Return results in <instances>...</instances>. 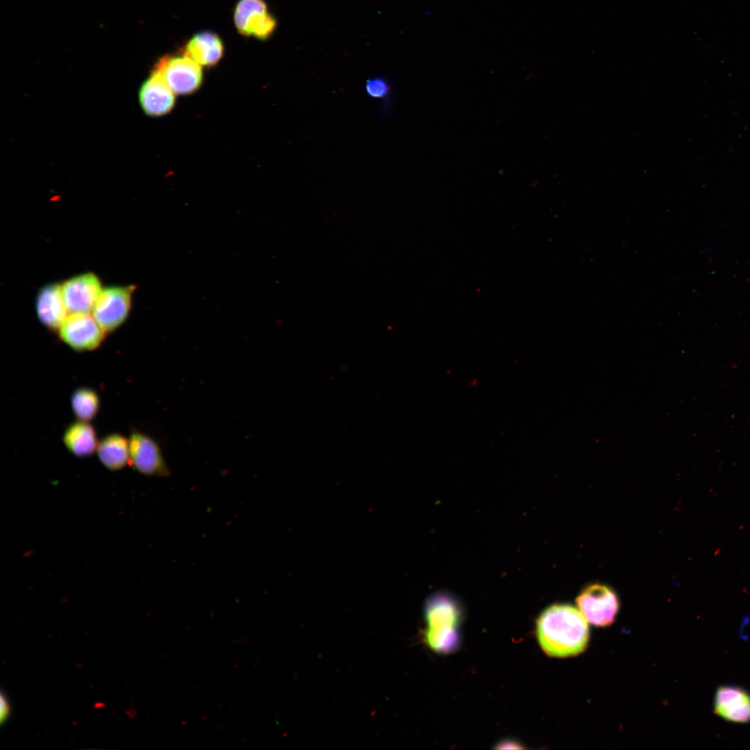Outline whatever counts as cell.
Here are the masks:
<instances>
[{
	"label": "cell",
	"mask_w": 750,
	"mask_h": 750,
	"mask_svg": "<svg viewBox=\"0 0 750 750\" xmlns=\"http://www.w3.org/2000/svg\"><path fill=\"white\" fill-rule=\"evenodd\" d=\"M535 629L540 647L551 657L576 656L585 649L589 640L586 619L569 604L547 607L538 618Z\"/></svg>",
	"instance_id": "obj_1"
},
{
	"label": "cell",
	"mask_w": 750,
	"mask_h": 750,
	"mask_svg": "<svg viewBox=\"0 0 750 750\" xmlns=\"http://www.w3.org/2000/svg\"><path fill=\"white\" fill-rule=\"evenodd\" d=\"M426 624L424 640L438 653H449L459 647V626L462 617L461 603L453 594L438 591L430 595L424 605Z\"/></svg>",
	"instance_id": "obj_2"
},
{
	"label": "cell",
	"mask_w": 750,
	"mask_h": 750,
	"mask_svg": "<svg viewBox=\"0 0 750 750\" xmlns=\"http://www.w3.org/2000/svg\"><path fill=\"white\" fill-rule=\"evenodd\" d=\"M153 71L165 81L175 94L195 92L201 85V66L185 54L166 55L156 62Z\"/></svg>",
	"instance_id": "obj_3"
},
{
	"label": "cell",
	"mask_w": 750,
	"mask_h": 750,
	"mask_svg": "<svg viewBox=\"0 0 750 750\" xmlns=\"http://www.w3.org/2000/svg\"><path fill=\"white\" fill-rule=\"evenodd\" d=\"M578 610L586 620L597 626H606L615 619L619 601L615 592L600 583L588 585L576 600Z\"/></svg>",
	"instance_id": "obj_4"
},
{
	"label": "cell",
	"mask_w": 750,
	"mask_h": 750,
	"mask_svg": "<svg viewBox=\"0 0 750 750\" xmlns=\"http://www.w3.org/2000/svg\"><path fill=\"white\" fill-rule=\"evenodd\" d=\"M233 20L239 33L261 40L269 38L276 27V21L264 0H240L234 10Z\"/></svg>",
	"instance_id": "obj_5"
},
{
	"label": "cell",
	"mask_w": 750,
	"mask_h": 750,
	"mask_svg": "<svg viewBox=\"0 0 750 750\" xmlns=\"http://www.w3.org/2000/svg\"><path fill=\"white\" fill-rule=\"evenodd\" d=\"M60 338L73 349L83 351L97 348L105 331L89 313H72L59 327Z\"/></svg>",
	"instance_id": "obj_6"
},
{
	"label": "cell",
	"mask_w": 750,
	"mask_h": 750,
	"mask_svg": "<svg viewBox=\"0 0 750 750\" xmlns=\"http://www.w3.org/2000/svg\"><path fill=\"white\" fill-rule=\"evenodd\" d=\"M129 463L147 476H165L169 473L161 449L151 436L133 431L128 438Z\"/></svg>",
	"instance_id": "obj_7"
},
{
	"label": "cell",
	"mask_w": 750,
	"mask_h": 750,
	"mask_svg": "<svg viewBox=\"0 0 750 750\" xmlns=\"http://www.w3.org/2000/svg\"><path fill=\"white\" fill-rule=\"evenodd\" d=\"M131 289L112 287L101 290L93 308V317L106 331L117 328L129 311Z\"/></svg>",
	"instance_id": "obj_8"
},
{
	"label": "cell",
	"mask_w": 750,
	"mask_h": 750,
	"mask_svg": "<svg viewBox=\"0 0 750 750\" xmlns=\"http://www.w3.org/2000/svg\"><path fill=\"white\" fill-rule=\"evenodd\" d=\"M63 299L68 312L89 313L93 310L101 292L99 278L92 273L70 278L61 285Z\"/></svg>",
	"instance_id": "obj_9"
},
{
	"label": "cell",
	"mask_w": 750,
	"mask_h": 750,
	"mask_svg": "<svg viewBox=\"0 0 750 750\" xmlns=\"http://www.w3.org/2000/svg\"><path fill=\"white\" fill-rule=\"evenodd\" d=\"M713 711L726 721L734 723L750 722V694L735 685H722L716 691Z\"/></svg>",
	"instance_id": "obj_10"
},
{
	"label": "cell",
	"mask_w": 750,
	"mask_h": 750,
	"mask_svg": "<svg viewBox=\"0 0 750 750\" xmlns=\"http://www.w3.org/2000/svg\"><path fill=\"white\" fill-rule=\"evenodd\" d=\"M139 100L145 114L150 117H160L172 111L176 98L162 78L153 70L140 89Z\"/></svg>",
	"instance_id": "obj_11"
},
{
	"label": "cell",
	"mask_w": 750,
	"mask_h": 750,
	"mask_svg": "<svg viewBox=\"0 0 750 750\" xmlns=\"http://www.w3.org/2000/svg\"><path fill=\"white\" fill-rule=\"evenodd\" d=\"M224 44L219 36L212 31L195 34L185 45L183 53L201 66H215L224 55Z\"/></svg>",
	"instance_id": "obj_12"
},
{
	"label": "cell",
	"mask_w": 750,
	"mask_h": 750,
	"mask_svg": "<svg viewBox=\"0 0 750 750\" xmlns=\"http://www.w3.org/2000/svg\"><path fill=\"white\" fill-rule=\"evenodd\" d=\"M37 312L40 320L48 328L60 326L68 312L61 285H49L40 290L37 299Z\"/></svg>",
	"instance_id": "obj_13"
},
{
	"label": "cell",
	"mask_w": 750,
	"mask_h": 750,
	"mask_svg": "<svg viewBox=\"0 0 750 750\" xmlns=\"http://www.w3.org/2000/svg\"><path fill=\"white\" fill-rule=\"evenodd\" d=\"M62 440L67 449L78 457L92 455L97 451L99 443L93 426L88 422L81 420L66 428Z\"/></svg>",
	"instance_id": "obj_14"
},
{
	"label": "cell",
	"mask_w": 750,
	"mask_h": 750,
	"mask_svg": "<svg viewBox=\"0 0 750 750\" xmlns=\"http://www.w3.org/2000/svg\"><path fill=\"white\" fill-rule=\"evenodd\" d=\"M97 452L106 468L119 470L129 462L128 439L117 433L108 435L99 442Z\"/></svg>",
	"instance_id": "obj_15"
},
{
	"label": "cell",
	"mask_w": 750,
	"mask_h": 750,
	"mask_svg": "<svg viewBox=\"0 0 750 750\" xmlns=\"http://www.w3.org/2000/svg\"><path fill=\"white\" fill-rule=\"evenodd\" d=\"M72 408L78 420L89 422L97 414L99 409V397L92 389L81 388L72 396Z\"/></svg>",
	"instance_id": "obj_16"
},
{
	"label": "cell",
	"mask_w": 750,
	"mask_h": 750,
	"mask_svg": "<svg viewBox=\"0 0 750 750\" xmlns=\"http://www.w3.org/2000/svg\"><path fill=\"white\" fill-rule=\"evenodd\" d=\"M365 88L367 94L376 99L385 97L390 90L388 83L382 78H374L368 80Z\"/></svg>",
	"instance_id": "obj_17"
},
{
	"label": "cell",
	"mask_w": 750,
	"mask_h": 750,
	"mask_svg": "<svg viewBox=\"0 0 750 750\" xmlns=\"http://www.w3.org/2000/svg\"><path fill=\"white\" fill-rule=\"evenodd\" d=\"M10 706L5 694H0V723L4 724L10 715Z\"/></svg>",
	"instance_id": "obj_18"
},
{
	"label": "cell",
	"mask_w": 750,
	"mask_h": 750,
	"mask_svg": "<svg viewBox=\"0 0 750 750\" xmlns=\"http://www.w3.org/2000/svg\"><path fill=\"white\" fill-rule=\"evenodd\" d=\"M497 749H522V745L514 740H503L497 744Z\"/></svg>",
	"instance_id": "obj_19"
}]
</instances>
